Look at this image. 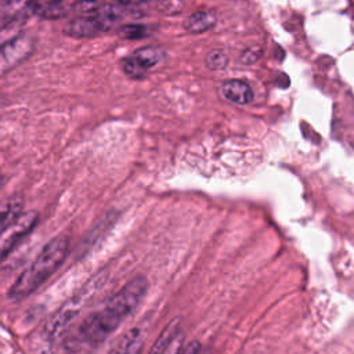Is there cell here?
Listing matches in <instances>:
<instances>
[{
    "label": "cell",
    "instance_id": "1",
    "mask_svg": "<svg viewBox=\"0 0 354 354\" xmlns=\"http://www.w3.org/2000/svg\"><path fill=\"white\" fill-rule=\"evenodd\" d=\"M147 290V278L136 277L129 281L101 308L83 319L75 335L69 339V346L73 350H80L102 343L138 307Z\"/></svg>",
    "mask_w": 354,
    "mask_h": 354
},
{
    "label": "cell",
    "instance_id": "2",
    "mask_svg": "<svg viewBox=\"0 0 354 354\" xmlns=\"http://www.w3.org/2000/svg\"><path fill=\"white\" fill-rule=\"evenodd\" d=\"M69 253V239L64 235L51 239L37 257L15 279L8 290V297L22 300L39 289L65 261Z\"/></svg>",
    "mask_w": 354,
    "mask_h": 354
},
{
    "label": "cell",
    "instance_id": "3",
    "mask_svg": "<svg viewBox=\"0 0 354 354\" xmlns=\"http://www.w3.org/2000/svg\"><path fill=\"white\" fill-rule=\"evenodd\" d=\"M30 15L57 19L65 15L62 0H4L0 3V29Z\"/></svg>",
    "mask_w": 354,
    "mask_h": 354
},
{
    "label": "cell",
    "instance_id": "4",
    "mask_svg": "<svg viewBox=\"0 0 354 354\" xmlns=\"http://www.w3.org/2000/svg\"><path fill=\"white\" fill-rule=\"evenodd\" d=\"M36 48V39L22 33L0 44V77L28 59Z\"/></svg>",
    "mask_w": 354,
    "mask_h": 354
},
{
    "label": "cell",
    "instance_id": "5",
    "mask_svg": "<svg viewBox=\"0 0 354 354\" xmlns=\"http://www.w3.org/2000/svg\"><path fill=\"white\" fill-rule=\"evenodd\" d=\"M37 220L39 214L35 210L22 212L11 224L0 231V261L7 257L26 235L32 232Z\"/></svg>",
    "mask_w": 354,
    "mask_h": 354
},
{
    "label": "cell",
    "instance_id": "6",
    "mask_svg": "<svg viewBox=\"0 0 354 354\" xmlns=\"http://www.w3.org/2000/svg\"><path fill=\"white\" fill-rule=\"evenodd\" d=\"M183 336L180 319L170 321L152 344L149 354H178L183 348Z\"/></svg>",
    "mask_w": 354,
    "mask_h": 354
},
{
    "label": "cell",
    "instance_id": "7",
    "mask_svg": "<svg viewBox=\"0 0 354 354\" xmlns=\"http://www.w3.org/2000/svg\"><path fill=\"white\" fill-rule=\"evenodd\" d=\"M101 32H105V28L95 15H80L64 26V33L75 39L94 37Z\"/></svg>",
    "mask_w": 354,
    "mask_h": 354
},
{
    "label": "cell",
    "instance_id": "8",
    "mask_svg": "<svg viewBox=\"0 0 354 354\" xmlns=\"http://www.w3.org/2000/svg\"><path fill=\"white\" fill-rule=\"evenodd\" d=\"M221 91L228 101L236 105H248L253 101L252 87L243 80H238V79L227 80L223 83Z\"/></svg>",
    "mask_w": 354,
    "mask_h": 354
},
{
    "label": "cell",
    "instance_id": "9",
    "mask_svg": "<svg viewBox=\"0 0 354 354\" xmlns=\"http://www.w3.org/2000/svg\"><path fill=\"white\" fill-rule=\"evenodd\" d=\"M144 346V336L140 328L127 330L113 346L109 354H141Z\"/></svg>",
    "mask_w": 354,
    "mask_h": 354
},
{
    "label": "cell",
    "instance_id": "10",
    "mask_svg": "<svg viewBox=\"0 0 354 354\" xmlns=\"http://www.w3.org/2000/svg\"><path fill=\"white\" fill-rule=\"evenodd\" d=\"M217 22V15L212 10H199L192 12L184 22L185 30L189 33H203L210 30Z\"/></svg>",
    "mask_w": 354,
    "mask_h": 354
},
{
    "label": "cell",
    "instance_id": "11",
    "mask_svg": "<svg viewBox=\"0 0 354 354\" xmlns=\"http://www.w3.org/2000/svg\"><path fill=\"white\" fill-rule=\"evenodd\" d=\"M162 55L163 54H162V51L159 48L148 46V47H141V48L136 50L130 55V58H131V61L136 65H138L142 71H145L148 73V71L151 68H153L155 65H158L160 62Z\"/></svg>",
    "mask_w": 354,
    "mask_h": 354
},
{
    "label": "cell",
    "instance_id": "12",
    "mask_svg": "<svg viewBox=\"0 0 354 354\" xmlns=\"http://www.w3.org/2000/svg\"><path fill=\"white\" fill-rule=\"evenodd\" d=\"M22 213V199L18 196L8 198L0 203V231L11 224Z\"/></svg>",
    "mask_w": 354,
    "mask_h": 354
},
{
    "label": "cell",
    "instance_id": "13",
    "mask_svg": "<svg viewBox=\"0 0 354 354\" xmlns=\"http://www.w3.org/2000/svg\"><path fill=\"white\" fill-rule=\"evenodd\" d=\"M205 64L210 71L225 69L228 65V55L225 51H223L220 48H214L206 54Z\"/></svg>",
    "mask_w": 354,
    "mask_h": 354
},
{
    "label": "cell",
    "instance_id": "14",
    "mask_svg": "<svg viewBox=\"0 0 354 354\" xmlns=\"http://www.w3.org/2000/svg\"><path fill=\"white\" fill-rule=\"evenodd\" d=\"M119 35L123 39H130V40H136V39H142L148 35L147 28L144 25L140 24H129V25H123L119 29Z\"/></svg>",
    "mask_w": 354,
    "mask_h": 354
},
{
    "label": "cell",
    "instance_id": "15",
    "mask_svg": "<svg viewBox=\"0 0 354 354\" xmlns=\"http://www.w3.org/2000/svg\"><path fill=\"white\" fill-rule=\"evenodd\" d=\"M159 12L171 15V14H178L180 10L183 8V1L181 0H158L156 4Z\"/></svg>",
    "mask_w": 354,
    "mask_h": 354
},
{
    "label": "cell",
    "instance_id": "16",
    "mask_svg": "<svg viewBox=\"0 0 354 354\" xmlns=\"http://www.w3.org/2000/svg\"><path fill=\"white\" fill-rule=\"evenodd\" d=\"M261 54H263L261 47H259V46H250V47H248V48H245V50L242 51L239 59H241V62H243V64H246V65H250V64L257 62V61L260 59Z\"/></svg>",
    "mask_w": 354,
    "mask_h": 354
},
{
    "label": "cell",
    "instance_id": "17",
    "mask_svg": "<svg viewBox=\"0 0 354 354\" xmlns=\"http://www.w3.org/2000/svg\"><path fill=\"white\" fill-rule=\"evenodd\" d=\"M178 354H201V344L198 342H191L187 346H183Z\"/></svg>",
    "mask_w": 354,
    "mask_h": 354
},
{
    "label": "cell",
    "instance_id": "18",
    "mask_svg": "<svg viewBox=\"0 0 354 354\" xmlns=\"http://www.w3.org/2000/svg\"><path fill=\"white\" fill-rule=\"evenodd\" d=\"M147 0H119L120 4L123 6H140L142 3H145Z\"/></svg>",
    "mask_w": 354,
    "mask_h": 354
},
{
    "label": "cell",
    "instance_id": "19",
    "mask_svg": "<svg viewBox=\"0 0 354 354\" xmlns=\"http://www.w3.org/2000/svg\"><path fill=\"white\" fill-rule=\"evenodd\" d=\"M0 183H1V174H0Z\"/></svg>",
    "mask_w": 354,
    "mask_h": 354
}]
</instances>
